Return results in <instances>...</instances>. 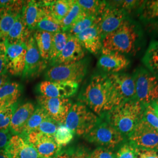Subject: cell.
<instances>
[{"mask_svg": "<svg viewBox=\"0 0 158 158\" xmlns=\"http://www.w3.org/2000/svg\"><path fill=\"white\" fill-rule=\"evenodd\" d=\"M79 100L99 117L115 107L113 85L108 74L93 76L79 94Z\"/></svg>", "mask_w": 158, "mask_h": 158, "instance_id": "obj_1", "label": "cell"}, {"mask_svg": "<svg viewBox=\"0 0 158 158\" xmlns=\"http://www.w3.org/2000/svg\"><path fill=\"white\" fill-rule=\"evenodd\" d=\"M144 108L145 105L134 99L122 103L104 115L122 135L129 136L141 121Z\"/></svg>", "mask_w": 158, "mask_h": 158, "instance_id": "obj_2", "label": "cell"}, {"mask_svg": "<svg viewBox=\"0 0 158 158\" xmlns=\"http://www.w3.org/2000/svg\"><path fill=\"white\" fill-rule=\"evenodd\" d=\"M140 35L138 26L128 18L118 28L102 38V49L123 55L134 53Z\"/></svg>", "mask_w": 158, "mask_h": 158, "instance_id": "obj_3", "label": "cell"}, {"mask_svg": "<svg viewBox=\"0 0 158 158\" xmlns=\"http://www.w3.org/2000/svg\"><path fill=\"white\" fill-rule=\"evenodd\" d=\"M100 117L81 102L73 104L64 125L79 136L86 135L98 123Z\"/></svg>", "mask_w": 158, "mask_h": 158, "instance_id": "obj_4", "label": "cell"}, {"mask_svg": "<svg viewBox=\"0 0 158 158\" xmlns=\"http://www.w3.org/2000/svg\"><path fill=\"white\" fill-rule=\"evenodd\" d=\"M85 136L89 141L110 150L118 147L124 139V135L108 121L105 115L100 117L95 127Z\"/></svg>", "mask_w": 158, "mask_h": 158, "instance_id": "obj_5", "label": "cell"}, {"mask_svg": "<svg viewBox=\"0 0 158 158\" xmlns=\"http://www.w3.org/2000/svg\"><path fill=\"white\" fill-rule=\"evenodd\" d=\"M87 71V62L81 60L77 62L52 66L46 72V80L71 81L80 83Z\"/></svg>", "mask_w": 158, "mask_h": 158, "instance_id": "obj_6", "label": "cell"}, {"mask_svg": "<svg viewBox=\"0 0 158 158\" xmlns=\"http://www.w3.org/2000/svg\"><path fill=\"white\" fill-rule=\"evenodd\" d=\"M135 84L136 100L143 105L158 99V78L145 69H139L133 76Z\"/></svg>", "mask_w": 158, "mask_h": 158, "instance_id": "obj_7", "label": "cell"}, {"mask_svg": "<svg viewBox=\"0 0 158 158\" xmlns=\"http://www.w3.org/2000/svg\"><path fill=\"white\" fill-rule=\"evenodd\" d=\"M128 14L123 10L107 1V6L97 18V25L102 38L113 32L128 19Z\"/></svg>", "mask_w": 158, "mask_h": 158, "instance_id": "obj_8", "label": "cell"}, {"mask_svg": "<svg viewBox=\"0 0 158 158\" xmlns=\"http://www.w3.org/2000/svg\"><path fill=\"white\" fill-rule=\"evenodd\" d=\"M108 76L113 85L115 107L136 99L135 84L133 76L121 73L108 74Z\"/></svg>", "mask_w": 158, "mask_h": 158, "instance_id": "obj_9", "label": "cell"}, {"mask_svg": "<svg viewBox=\"0 0 158 158\" xmlns=\"http://www.w3.org/2000/svg\"><path fill=\"white\" fill-rule=\"evenodd\" d=\"M37 102L49 118L59 124H64L73 103L69 98H52L40 95Z\"/></svg>", "mask_w": 158, "mask_h": 158, "instance_id": "obj_10", "label": "cell"}, {"mask_svg": "<svg viewBox=\"0 0 158 158\" xmlns=\"http://www.w3.org/2000/svg\"><path fill=\"white\" fill-rule=\"evenodd\" d=\"M130 143L138 149L158 150V131L142 119L129 136Z\"/></svg>", "mask_w": 158, "mask_h": 158, "instance_id": "obj_11", "label": "cell"}, {"mask_svg": "<svg viewBox=\"0 0 158 158\" xmlns=\"http://www.w3.org/2000/svg\"><path fill=\"white\" fill-rule=\"evenodd\" d=\"M26 46L25 64L22 76L24 79H33L45 70L48 63L41 56L32 35L27 41Z\"/></svg>", "mask_w": 158, "mask_h": 158, "instance_id": "obj_12", "label": "cell"}, {"mask_svg": "<svg viewBox=\"0 0 158 158\" xmlns=\"http://www.w3.org/2000/svg\"><path fill=\"white\" fill-rule=\"evenodd\" d=\"M29 143L42 158H55L60 152L54 136L35 131L25 136Z\"/></svg>", "mask_w": 158, "mask_h": 158, "instance_id": "obj_13", "label": "cell"}, {"mask_svg": "<svg viewBox=\"0 0 158 158\" xmlns=\"http://www.w3.org/2000/svg\"><path fill=\"white\" fill-rule=\"evenodd\" d=\"M5 45L6 73L12 76H23L25 64L26 44L5 42Z\"/></svg>", "mask_w": 158, "mask_h": 158, "instance_id": "obj_14", "label": "cell"}, {"mask_svg": "<svg viewBox=\"0 0 158 158\" xmlns=\"http://www.w3.org/2000/svg\"><path fill=\"white\" fill-rule=\"evenodd\" d=\"M79 83L71 81L45 80L38 85V89L42 96L52 98H64L73 96L79 88Z\"/></svg>", "mask_w": 158, "mask_h": 158, "instance_id": "obj_15", "label": "cell"}, {"mask_svg": "<svg viewBox=\"0 0 158 158\" xmlns=\"http://www.w3.org/2000/svg\"><path fill=\"white\" fill-rule=\"evenodd\" d=\"M98 65L108 74L118 73L128 68L129 59L125 55L102 49Z\"/></svg>", "mask_w": 158, "mask_h": 158, "instance_id": "obj_16", "label": "cell"}, {"mask_svg": "<svg viewBox=\"0 0 158 158\" xmlns=\"http://www.w3.org/2000/svg\"><path fill=\"white\" fill-rule=\"evenodd\" d=\"M5 151L10 158H42L21 135H12Z\"/></svg>", "mask_w": 158, "mask_h": 158, "instance_id": "obj_17", "label": "cell"}, {"mask_svg": "<svg viewBox=\"0 0 158 158\" xmlns=\"http://www.w3.org/2000/svg\"><path fill=\"white\" fill-rule=\"evenodd\" d=\"M24 1H16L11 6L0 8V44L5 43L8 33L21 14Z\"/></svg>", "mask_w": 158, "mask_h": 158, "instance_id": "obj_18", "label": "cell"}, {"mask_svg": "<svg viewBox=\"0 0 158 158\" xmlns=\"http://www.w3.org/2000/svg\"><path fill=\"white\" fill-rule=\"evenodd\" d=\"M48 9L47 1H24L21 17L31 31L36 25Z\"/></svg>", "mask_w": 158, "mask_h": 158, "instance_id": "obj_19", "label": "cell"}, {"mask_svg": "<svg viewBox=\"0 0 158 158\" xmlns=\"http://www.w3.org/2000/svg\"><path fill=\"white\" fill-rule=\"evenodd\" d=\"M85 49L76 36L70 35L68 42L60 55L50 63L51 66L77 62L83 59Z\"/></svg>", "mask_w": 158, "mask_h": 158, "instance_id": "obj_20", "label": "cell"}, {"mask_svg": "<svg viewBox=\"0 0 158 158\" xmlns=\"http://www.w3.org/2000/svg\"><path fill=\"white\" fill-rule=\"evenodd\" d=\"M36 107L33 103L27 102L16 108L12 116L10 131L12 135H21L29 118Z\"/></svg>", "mask_w": 158, "mask_h": 158, "instance_id": "obj_21", "label": "cell"}, {"mask_svg": "<svg viewBox=\"0 0 158 158\" xmlns=\"http://www.w3.org/2000/svg\"><path fill=\"white\" fill-rule=\"evenodd\" d=\"M76 37L83 48L92 54L97 55L101 52L102 48V38L97 23Z\"/></svg>", "mask_w": 158, "mask_h": 158, "instance_id": "obj_22", "label": "cell"}, {"mask_svg": "<svg viewBox=\"0 0 158 158\" xmlns=\"http://www.w3.org/2000/svg\"><path fill=\"white\" fill-rule=\"evenodd\" d=\"M31 31L24 23L21 14L17 18L10 29L6 42L10 44H26L32 36Z\"/></svg>", "mask_w": 158, "mask_h": 158, "instance_id": "obj_23", "label": "cell"}, {"mask_svg": "<svg viewBox=\"0 0 158 158\" xmlns=\"http://www.w3.org/2000/svg\"><path fill=\"white\" fill-rule=\"evenodd\" d=\"M21 86L16 82H8L0 89V107L16 106L21 95Z\"/></svg>", "mask_w": 158, "mask_h": 158, "instance_id": "obj_24", "label": "cell"}, {"mask_svg": "<svg viewBox=\"0 0 158 158\" xmlns=\"http://www.w3.org/2000/svg\"><path fill=\"white\" fill-rule=\"evenodd\" d=\"M33 36L41 56L49 62L53 34L45 31H35Z\"/></svg>", "mask_w": 158, "mask_h": 158, "instance_id": "obj_25", "label": "cell"}, {"mask_svg": "<svg viewBox=\"0 0 158 158\" xmlns=\"http://www.w3.org/2000/svg\"><path fill=\"white\" fill-rule=\"evenodd\" d=\"M47 3L48 9L38 23L35 30L45 31L52 34L62 31L61 23L51 15L48 6V1H47Z\"/></svg>", "mask_w": 158, "mask_h": 158, "instance_id": "obj_26", "label": "cell"}, {"mask_svg": "<svg viewBox=\"0 0 158 158\" xmlns=\"http://www.w3.org/2000/svg\"><path fill=\"white\" fill-rule=\"evenodd\" d=\"M73 0L48 1V6L51 15L61 22L67 15L73 5Z\"/></svg>", "mask_w": 158, "mask_h": 158, "instance_id": "obj_27", "label": "cell"}, {"mask_svg": "<svg viewBox=\"0 0 158 158\" xmlns=\"http://www.w3.org/2000/svg\"><path fill=\"white\" fill-rule=\"evenodd\" d=\"M143 62L149 72L158 78V41L151 42L143 57Z\"/></svg>", "mask_w": 158, "mask_h": 158, "instance_id": "obj_28", "label": "cell"}, {"mask_svg": "<svg viewBox=\"0 0 158 158\" xmlns=\"http://www.w3.org/2000/svg\"><path fill=\"white\" fill-rule=\"evenodd\" d=\"M70 35L67 32L60 31L53 34L51 55L49 63L52 62L58 56L68 42Z\"/></svg>", "mask_w": 158, "mask_h": 158, "instance_id": "obj_29", "label": "cell"}, {"mask_svg": "<svg viewBox=\"0 0 158 158\" xmlns=\"http://www.w3.org/2000/svg\"><path fill=\"white\" fill-rule=\"evenodd\" d=\"M81 10L87 15L98 17L107 6V1L98 0H78L77 1Z\"/></svg>", "mask_w": 158, "mask_h": 158, "instance_id": "obj_30", "label": "cell"}, {"mask_svg": "<svg viewBox=\"0 0 158 158\" xmlns=\"http://www.w3.org/2000/svg\"><path fill=\"white\" fill-rule=\"evenodd\" d=\"M48 118H49V116L42 108L40 106L36 108L34 113L29 119L21 135L27 136L29 133L36 131L40 125Z\"/></svg>", "mask_w": 158, "mask_h": 158, "instance_id": "obj_31", "label": "cell"}, {"mask_svg": "<svg viewBox=\"0 0 158 158\" xmlns=\"http://www.w3.org/2000/svg\"><path fill=\"white\" fill-rule=\"evenodd\" d=\"M87 15L83 11L79 6L77 1H74L73 5L71 8L67 15L60 22L62 25V31L68 32L75 23H77L80 19Z\"/></svg>", "mask_w": 158, "mask_h": 158, "instance_id": "obj_32", "label": "cell"}, {"mask_svg": "<svg viewBox=\"0 0 158 158\" xmlns=\"http://www.w3.org/2000/svg\"><path fill=\"white\" fill-rule=\"evenodd\" d=\"M97 23V17L85 15L80 19L68 30V34L71 36H77L85 29L90 28Z\"/></svg>", "mask_w": 158, "mask_h": 158, "instance_id": "obj_33", "label": "cell"}, {"mask_svg": "<svg viewBox=\"0 0 158 158\" xmlns=\"http://www.w3.org/2000/svg\"><path fill=\"white\" fill-rule=\"evenodd\" d=\"M74 134L64 124H60L54 135V139L60 148L65 147L72 141Z\"/></svg>", "mask_w": 158, "mask_h": 158, "instance_id": "obj_34", "label": "cell"}, {"mask_svg": "<svg viewBox=\"0 0 158 158\" xmlns=\"http://www.w3.org/2000/svg\"><path fill=\"white\" fill-rule=\"evenodd\" d=\"M141 18L152 20L158 18V0L145 1L141 10Z\"/></svg>", "mask_w": 158, "mask_h": 158, "instance_id": "obj_35", "label": "cell"}, {"mask_svg": "<svg viewBox=\"0 0 158 158\" xmlns=\"http://www.w3.org/2000/svg\"><path fill=\"white\" fill-rule=\"evenodd\" d=\"M145 1H136V0H124L111 1L114 6H116L123 10L128 15L131 12L136 10L140 9L145 3Z\"/></svg>", "mask_w": 158, "mask_h": 158, "instance_id": "obj_36", "label": "cell"}, {"mask_svg": "<svg viewBox=\"0 0 158 158\" xmlns=\"http://www.w3.org/2000/svg\"><path fill=\"white\" fill-rule=\"evenodd\" d=\"M17 106L10 107H0V130H10L12 116Z\"/></svg>", "mask_w": 158, "mask_h": 158, "instance_id": "obj_37", "label": "cell"}, {"mask_svg": "<svg viewBox=\"0 0 158 158\" xmlns=\"http://www.w3.org/2000/svg\"><path fill=\"white\" fill-rule=\"evenodd\" d=\"M59 125L49 117L40 125L36 131L48 135L54 136Z\"/></svg>", "mask_w": 158, "mask_h": 158, "instance_id": "obj_38", "label": "cell"}, {"mask_svg": "<svg viewBox=\"0 0 158 158\" xmlns=\"http://www.w3.org/2000/svg\"><path fill=\"white\" fill-rule=\"evenodd\" d=\"M142 119L151 125L155 129L158 130V117L151 104L145 105Z\"/></svg>", "mask_w": 158, "mask_h": 158, "instance_id": "obj_39", "label": "cell"}, {"mask_svg": "<svg viewBox=\"0 0 158 158\" xmlns=\"http://www.w3.org/2000/svg\"><path fill=\"white\" fill-rule=\"evenodd\" d=\"M138 148L132 144L125 143L119 148L116 158H136Z\"/></svg>", "mask_w": 158, "mask_h": 158, "instance_id": "obj_40", "label": "cell"}, {"mask_svg": "<svg viewBox=\"0 0 158 158\" xmlns=\"http://www.w3.org/2000/svg\"><path fill=\"white\" fill-rule=\"evenodd\" d=\"M90 158H116V155L110 149L100 147L91 153Z\"/></svg>", "mask_w": 158, "mask_h": 158, "instance_id": "obj_41", "label": "cell"}, {"mask_svg": "<svg viewBox=\"0 0 158 158\" xmlns=\"http://www.w3.org/2000/svg\"><path fill=\"white\" fill-rule=\"evenodd\" d=\"M12 135L10 130H0V152L6 149Z\"/></svg>", "mask_w": 158, "mask_h": 158, "instance_id": "obj_42", "label": "cell"}, {"mask_svg": "<svg viewBox=\"0 0 158 158\" xmlns=\"http://www.w3.org/2000/svg\"><path fill=\"white\" fill-rule=\"evenodd\" d=\"M71 158H90V153L83 147H78L70 151Z\"/></svg>", "mask_w": 158, "mask_h": 158, "instance_id": "obj_43", "label": "cell"}, {"mask_svg": "<svg viewBox=\"0 0 158 158\" xmlns=\"http://www.w3.org/2000/svg\"><path fill=\"white\" fill-rule=\"evenodd\" d=\"M136 158H158V150L138 149Z\"/></svg>", "mask_w": 158, "mask_h": 158, "instance_id": "obj_44", "label": "cell"}, {"mask_svg": "<svg viewBox=\"0 0 158 158\" xmlns=\"http://www.w3.org/2000/svg\"><path fill=\"white\" fill-rule=\"evenodd\" d=\"M4 73H6V45L5 43H1L0 44V74Z\"/></svg>", "mask_w": 158, "mask_h": 158, "instance_id": "obj_45", "label": "cell"}, {"mask_svg": "<svg viewBox=\"0 0 158 158\" xmlns=\"http://www.w3.org/2000/svg\"><path fill=\"white\" fill-rule=\"evenodd\" d=\"M9 79L6 73L0 74V89L4 85L8 83L9 81Z\"/></svg>", "mask_w": 158, "mask_h": 158, "instance_id": "obj_46", "label": "cell"}, {"mask_svg": "<svg viewBox=\"0 0 158 158\" xmlns=\"http://www.w3.org/2000/svg\"><path fill=\"white\" fill-rule=\"evenodd\" d=\"M55 158H71L70 151L60 152L56 156Z\"/></svg>", "mask_w": 158, "mask_h": 158, "instance_id": "obj_47", "label": "cell"}, {"mask_svg": "<svg viewBox=\"0 0 158 158\" xmlns=\"http://www.w3.org/2000/svg\"><path fill=\"white\" fill-rule=\"evenodd\" d=\"M150 104L152 106V107L153 108L155 112L156 113V115L158 116V105L157 104V103L156 102H151V103H150Z\"/></svg>", "mask_w": 158, "mask_h": 158, "instance_id": "obj_48", "label": "cell"}, {"mask_svg": "<svg viewBox=\"0 0 158 158\" xmlns=\"http://www.w3.org/2000/svg\"><path fill=\"white\" fill-rule=\"evenodd\" d=\"M0 158H10L8 154L6 153L5 150L0 152Z\"/></svg>", "mask_w": 158, "mask_h": 158, "instance_id": "obj_49", "label": "cell"}, {"mask_svg": "<svg viewBox=\"0 0 158 158\" xmlns=\"http://www.w3.org/2000/svg\"><path fill=\"white\" fill-rule=\"evenodd\" d=\"M152 27L153 29H154L156 32H158V21L153 23L152 25Z\"/></svg>", "mask_w": 158, "mask_h": 158, "instance_id": "obj_50", "label": "cell"}, {"mask_svg": "<svg viewBox=\"0 0 158 158\" xmlns=\"http://www.w3.org/2000/svg\"><path fill=\"white\" fill-rule=\"evenodd\" d=\"M155 102H156V103H157V104H158V100H156V101H155Z\"/></svg>", "mask_w": 158, "mask_h": 158, "instance_id": "obj_51", "label": "cell"}, {"mask_svg": "<svg viewBox=\"0 0 158 158\" xmlns=\"http://www.w3.org/2000/svg\"></svg>", "mask_w": 158, "mask_h": 158, "instance_id": "obj_52", "label": "cell"}]
</instances>
